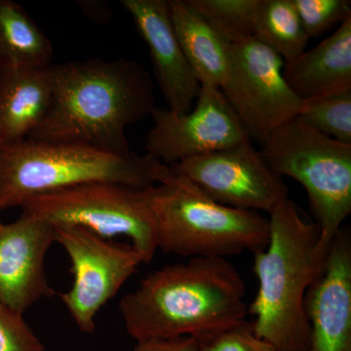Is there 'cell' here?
Returning <instances> with one entry per match:
<instances>
[{
	"instance_id": "6da1fadb",
	"label": "cell",
	"mask_w": 351,
	"mask_h": 351,
	"mask_svg": "<svg viewBox=\"0 0 351 351\" xmlns=\"http://www.w3.org/2000/svg\"><path fill=\"white\" fill-rule=\"evenodd\" d=\"M52 105L29 140L78 143L106 151L131 152L127 127L152 115L154 82L137 62L120 59L51 64L47 69Z\"/></svg>"
},
{
	"instance_id": "7a4b0ae2",
	"label": "cell",
	"mask_w": 351,
	"mask_h": 351,
	"mask_svg": "<svg viewBox=\"0 0 351 351\" xmlns=\"http://www.w3.org/2000/svg\"><path fill=\"white\" fill-rule=\"evenodd\" d=\"M246 285L225 258H191L145 276L121 298L124 327L136 341L200 338L246 323Z\"/></svg>"
},
{
	"instance_id": "3957f363",
	"label": "cell",
	"mask_w": 351,
	"mask_h": 351,
	"mask_svg": "<svg viewBox=\"0 0 351 351\" xmlns=\"http://www.w3.org/2000/svg\"><path fill=\"white\" fill-rule=\"evenodd\" d=\"M269 223L267 246L254 253L258 288L248 307L255 316L252 331L276 351H308L304 299L325 262L317 253L318 228L289 198L269 214Z\"/></svg>"
},
{
	"instance_id": "277c9868",
	"label": "cell",
	"mask_w": 351,
	"mask_h": 351,
	"mask_svg": "<svg viewBox=\"0 0 351 351\" xmlns=\"http://www.w3.org/2000/svg\"><path fill=\"white\" fill-rule=\"evenodd\" d=\"M171 173L169 166L147 154H117L78 143L25 138L0 149V211L21 208L36 196L91 182L145 189Z\"/></svg>"
},
{
	"instance_id": "5b68a950",
	"label": "cell",
	"mask_w": 351,
	"mask_h": 351,
	"mask_svg": "<svg viewBox=\"0 0 351 351\" xmlns=\"http://www.w3.org/2000/svg\"><path fill=\"white\" fill-rule=\"evenodd\" d=\"M145 193L164 253L226 258L262 250L269 241V219L216 202L181 176L171 173Z\"/></svg>"
},
{
	"instance_id": "8992f818",
	"label": "cell",
	"mask_w": 351,
	"mask_h": 351,
	"mask_svg": "<svg viewBox=\"0 0 351 351\" xmlns=\"http://www.w3.org/2000/svg\"><path fill=\"white\" fill-rule=\"evenodd\" d=\"M262 145L260 152L267 165L306 189L318 228V256L325 261L351 213V145L318 133L295 117Z\"/></svg>"
},
{
	"instance_id": "52a82bcc",
	"label": "cell",
	"mask_w": 351,
	"mask_h": 351,
	"mask_svg": "<svg viewBox=\"0 0 351 351\" xmlns=\"http://www.w3.org/2000/svg\"><path fill=\"white\" fill-rule=\"evenodd\" d=\"M21 208L55 228H82L107 240L125 237L143 263L156 255V221L145 189L91 182L36 196Z\"/></svg>"
},
{
	"instance_id": "ba28073f",
	"label": "cell",
	"mask_w": 351,
	"mask_h": 351,
	"mask_svg": "<svg viewBox=\"0 0 351 351\" xmlns=\"http://www.w3.org/2000/svg\"><path fill=\"white\" fill-rule=\"evenodd\" d=\"M283 66L282 58L256 38L230 44V69L219 89L249 138L262 145L304 105L286 82Z\"/></svg>"
},
{
	"instance_id": "9c48e42d",
	"label": "cell",
	"mask_w": 351,
	"mask_h": 351,
	"mask_svg": "<svg viewBox=\"0 0 351 351\" xmlns=\"http://www.w3.org/2000/svg\"><path fill=\"white\" fill-rule=\"evenodd\" d=\"M55 242L68 254L73 282L60 295L76 326L85 334L96 329V317L143 263L131 245L110 240L78 228H55Z\"/></svg>"
},
{
	"instance_id": "30bf717a",
	"label": "cell",
	"mask_w": 351,
	"mask_h": 351,
	"mask_svg": "<svg viewBox=\"0 0 351 351\" xmlns=\"http://www.w3.org/2000/svg\"><path fill=\"white\" fill-rule=\"evenodd\" d=\"M211 199L226 206L270 214L287 199L283 178L267 165L251 140L171 166Z\"/></svg>"
},
{
	"instance_id": "8fae6325",
	"label": "cell",
	"mask_w": 351,
	"mask_h": 351,
	"mask_svg": "<svg viewBox=\"0 0 351 351\" xmlns=\"http://www.w3.org/2000/svg\"><path fill=\"white\" fill-rule=\"evenodd\" d=\"M151 117L154 125L145 138V151L169 167L250 140L221 89L211 85H201L189 112L156 108Z\"/></svg>"
},
{
	"instance_id": "7c38bea8",
	"label": "cell",
	"mask_w": 351,
	"mask_h": 351,
	"mask_svg": "<svg viewBox=\"0 0 351 351\" xmlns=\"http://www.w3.org/2000/svg\"><path fill=\"white\" fill-rule=\"evenodd\" d=\"M55 242V228L27 215L0 223V302L24 314L56 292L46 276V254Z\"/></svg>"
},
{
	"instance_id": "4fadbf2b",
	"label": "cell",
	"mask_w": 351,
	"mask_h": 351,
	"mask_svg": "<svg viewBox=\"0 0 351 351\" xmlns=\"http://www.w3.org/2000/svg\"><path fill=\"white\" fill-rule=\"evenodd\" d=\"M304 313L308 351H351V237L341 228L320 274L308 288Z\"/></svg>"
},
{
	"instance_id": "5bb4252c",
	"label": "cell",
	"mask_w": 351,
	"mask_h": 351,
	"mask_svg": "<svg viewBox=\"0 0 351 351\" xmlns=\"http://www.w3.org/2000/svg\"><path fill=\"white\" fill-rule=\"evenodd\" d=\"M149 47L154 73L168 110L189 112L201 84L186 61L171 19L168 0H121Z\"/></svg>"
},
{
	"instance_id": "9a60e30c",
	"label": "cell",
	"mask_w": 351,
	"mask_h": 351,
	"mask_svg": "<svg viewBox=\"0 0 351 351\" xmlns=\"http://www.w3.org/2000/svg\"><path fill=\"white\" fill-rule=\"evenodd\" d=\"M283 76L302 101L351 91V17L313 49L285 62Z\"/></svg>"
},
{
	"instance_id": "2e32d148",
	"label": "cell",
	"mask_w": 351,
	"mask_h": 351,
	"mask_svg": "<svg viewBox=\"0 0 351 351\" xmlns=\"http://www.w3.org/2000/svg\"><path fill=\"white\" fill-rule=\"evenodd\" d=\"M46 69H0V149L22 142L52 105Z\"/></svg>"
},
{
	"instance_id": "e0dca14e",
	"label": "cell",
	"mask_w": 351,
	"mask_h": 351,
	"mask_svg": "<svg viewBox=\"0 0 351 351\" xmlns=\"http://www.w3.org/2000/svg\"><path fill=\"white\" fill-rule=\"evenodd\" d=\"M182 52L201 85L221 88L230 69V44L184 0H168Z\"/></svg>"
},
{
	"instance_id": "ac0fdd59",
	"label": "cell",
	"mask_w": 351,
	"mask_h": 351,
	"mask_svg": "<svg viewBox=\"0 0 351 351\" xmlns=\"http://www.w3.org/2000/svg\"><path fill=\"white\" fill-rule=\"evenodd\" d=\"M53 53L50 38L24 7L0 0V69H47Z\"/></svg>"
},
{
	"instance_id": "d6986e66",
	"label": "cell",
	"mask_w": 351,
	"mask_h": 351,
	"mask_svg": "<svg viewBox=\"0 0 351 351\" xmlns=\"http://www.w3.org/2000/svg\"><path fill=\"white\" fill-rule=\"evenodd\" d=\"M255 38L284 63L304 52L309 40L293 0H260Z\"/></svg>"
},
{
	"instance_id": "ffe728a7",
	"label": "cell",
	"mask_w": 351,
	"mask_h": 351,
	"mask_svg": "<svg viewBox=\"0 0 351 351\" xmlns=\"http://www.w3.org/2000/svg\"><path fill=\"white\" fill-rule=\"evenodd\" d=\"M230 44L255 38L260 0H184Z\"/></svg>"
},
{
	"instance_id": "44dd1931",
	"label": "cell",
	"mask_w": 351,
	"mask_h": 351,
	"mask_svg": "<svg viewBox=\"0 0 351 351\" xmlns=\"http://www.w3.org/2000/svg\"><path fill=\"white\" fill-rule=\"evenodd\" d=\"M297 119L337 142L351 145V91L304 101Z\"/></svg>"
},
{
	"instance_id": "7402d4cb",
	"label": "cell",
	"mask_w": 351,
	"mask_h": 351,
	"mask_svg": "<svg viewBox=\"0 0 351 351\" xmlns=\"http://www.w3.org/2000/svg\"><path fill=\"white\" fill-rule=\"evenodd\" d=\"M308 38L341 25L351 17L350 0H293Z\"/></svg>"
},
{
	"instance_id": "603a6c76",
	"label": "cell",
	"mask_w": 351,
	"mask_h": 351,
	"mask_svg": "<svg viewBox=\"0 0 351 351\" xmlns=\"http://www.w3.org/2000/svg\"><path fill=\"white\" fill-rule=\"evenodd\" d=\"M23 315L0 302V351H45Z\"/></svg>"
},
{
	"instance_id": "cb8c5ba5",
	"label": "cell",
	"mask_w": 351,
	"mask_h": 351,
	"mask_svg": "<svg viewBox=\"0 0 351 351\" xmlns=\"http://www.w3.org/2000/svg\"><path fill=\"white\" fill-rule=\"evenodd\" d=\"M195 339L197 351H276L254 334L248 322Z\"/></svg>"
},
{
	"instance_id": "d4e9b609",
	"label": "cell",
	"mask_w": 351,
	"mask_h": 351,
	"mask_svg": "<svg viewBox=\"0 0 351 351\" xmlns=\"http://www.w3.org/2000/svg\"><path fill=\"white\" fill-rule=\"evenodd\" d=\"M128 351H197V343L195 338L167 339H147L136 341V345Z\"/></svg>"
}]
</instances>
